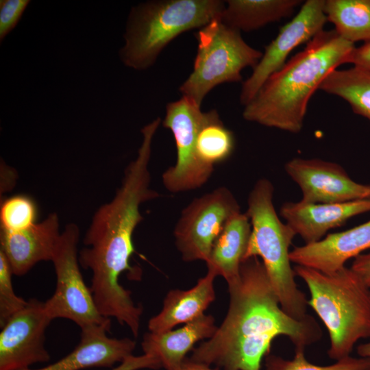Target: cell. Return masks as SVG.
<instances>
[{
	"label": "cell",
	"mask_w": 370,
	"mask_h": 370,
	"mask_svg": "<svg viewBox=\"0 0 370 370\" xmlns=\"http://www.w3.org/2000/svg\"><path fill=\"white\" fill-rule=\"evenodd\" d=\"M319 90L343 99L354 113L370 121V71L355 66L334 69L323 79Z\"/></svg>",
	"instance_id": "7402d4cb"
},
{
	"label": "cell",
	"mask_w": 370,
	"mask_h": 370,
	"mask_svg": "<svg viewBox=\"0 0 370 370\" xmlns=\"http://www.w3.org/2000/svg\"><path fill=\"white\" fill-rule=\"evenodd\" d=\"M234 147L233 133L225 127L219 115L205 124L197 140L196 151L199 160L213 167L226 160Z\"/></svg>",
	"instance_id": "cb8c5ba5"
},
{
	"label": "cell",
	"mask_w": 370,
	"mask_h": 370,
	"mask_svg": "<svg viewBox=\"0 0 370 370\" xmlns=\"http://www.w3.org/2000/svg\"><path fill=\"white\" fill-rule=\"evenodd\" d=\"M324 12L344 40L370 42V0H326Z\"/></svg>",
	"instance_id": "603a6c76"
},
{
	"label": "cell",
	"mask_w": 370,
	"mask_h": 370,
	"mask_svg": "<svg viewBox=\"0 0 370 370\" xmlns=\"http://www.w3.org/2000/svg\"><path fill=\"white\" fill-rule=\"evenodd\" d=\"M354 47L335 30H322L266 80L245 106L243 118L290 133L300 132L310 99L331 71L347 63Z\"/></svg>",
	"instance_id": "3957f363"
},
{
	"label": "cell",
	"mask_w": 370,
	"mask_h": 370,
	"mask_svg": "<svg viewBox=\"0 0 370 370\" xmlns=\"http://www.w3.org/2000/svg\"><path fill=\"white\" fill-rule=\"evenodd\" d=\"M61 233L59 217L49 214L46 219L29 227L17 231L1 230V249L13 275L26 274L40 261H51Z\"/></svg>",
	"instance_id": "9a60e30c"
},
{
	"label": "cell",
	"mask_w": 370,
	"mask_h": 370,
	"mask_svg": "<svg viewBox=\"0 0 370 370\" xmlns=\"http://www.w3.org/2000/svg\"><path fill=\"white\" fill-rule=\"evenodd\" d=\"M159 360L150 355H132L111 370H139L143 369H158L161 368Z\"/></svg>",
	"instance_id": "f1b7e54d"
},
{
	"label": "cell",
	"mask_w": 370,
	"mask_h": 370,
	"mask_svg": "<svg viewBox=\"0 0 370 370\" xmlns=\"http://www.w3.org/2000/svg\"><path fill=\"white\" fill-rule=\"evenodd\" d=\"M370 212V198L343 203L309 204L287 201L280 215L305 244L321 241L326 233L341 226L349 219Z\"/></svg>",
	"instance_id": "5bb4252c"
},
{
	"label": "cell",
	"mask_w": 370,
	"mask_h": 370,
	"mask_svg": "<svg viewBox=\"0 0 370 370\" xmlns=\"http://www.w3.org/2000/svg\"><path fill=\"white\" fill-rule=\"evenodd\" d=\"M196 38L198 47L193 70L180 91L199 106L215 86L241 81L243 69H254L262 56L246 43L241 32L223 23L221 16L201 27Z\"/></svg>",
	"instance_id": "52a82bcc"
},
{
	"label": "cell",
	"mask_w": 370,
	"mask_h": 370,
	"mask_svg": "<svg viewBox=\"0 0 370 370\" xmlns=\"http://www.w3.org/2000/svg\"><path fill=\"white\" fill-rule=\"evenodd\" d=\"M220 0H160L132 9L119 55L125 65L145 70L182 33L201 28L220 17L225 8Z\"/></svg>",
	"instance_id": "8992f818"
},
{
	"label": "cell",
	"mask_w": 370,
	"mask_h": 370,
	"mask_svg": "<svg viewBox=\"0 0 370 370\" xmlns=\"http://www.w3.org/2000/svg\"><path fill=\"white\" fill-rule=\"evenodd\" d=\"M212 272L199 278L196 285L188 290L174 289L167 293L160 312L148 323L149 332L161 333L172 330L180 323H187L204 314L215 299Z\"/></svg>",
	"instance_id": "d6986e66"
},
{
	"label": "cell",
	"mask_w": 370,
	"mask_h": 370,
	"mask_svg": "<svg viewBox=\"0 0 370 370\" xmlns=\"http://www.w3.org/2000/svg\"><path fill=\"white\" fill-rule=\"evenodd\" d=\"M10 264L0 251V327L2 328L16 313L25 307L27 301L14 293Z\"/></svg>",
	"instance_id": "4316f807"
},
{
	"label": "cell",
	"mask_w": 370,
	"mask_h": 370,
	"mask_svg": "<svg viewBox=\"0 0 370 370\" xmlns=\"http://www.w3.org/2000/svg\"><path fill=\"white\" fill-rule=\"evenodd\" d=\"M161 122L154 119L141 130L143 136L138 156L126 167L114 198L95 213L78 254L82 267L92 272L91 292L99 301L116 302L123 299L127 289L119 283L125 271L130 279L139 280V269L130 264L135 249L132 235L143 217L140 206L159 196L150 188L149 162L154 134Z\"/></svg>",
	"instance_id": "7a4b0ae2"
},
{
	"label": "cell",
	"mask_w": 370,
	"mask_h": 370,
	"mask_svg": "<svg viewBox=\"0 0 370 370\" xmlns=\"http://www.w3.org/2000/svg\"><path fill=\"white\" fill-rule=\"evenodd\" d=\"M177 370H217L213 369L210 366L204 363L197 362L186 358Z\"/></svg>",
	"instance_id": "1f68e13d"
},
{
	"label": "cell",
	"mask_w": 370,
	"mask_h": 370,
	"mask_svg": "<svg viewBox=\"0 0 370 370\" xmlns=\"http://www.w3.org/2000/svg\"><path fill=\"white\" fill-rule=\"evenodd\" d=\"M264 370H370V358H354L351 356L336 360L334 363L321 366L308 361L304 351H295L292 360L268 354L265 358Z\"/></svg>",
	"instance_id": "d4e9b609"
},
{
	"label": "cell",
	"mask_w": 370,
	"mask_h": 370,
	"mask_svg": "<svg viewBox=\"0 0 370 370\" xmlns=\"http://www.w3.org/2000/svg\"><path fill=\"white\" fill-rule=\"evenodd\" d=\"M347 63L370 71V42H365L358 47H355L349 56Z\"/></svg>",
	"instance_id": "f546056e"
},
{
	"label": "cell",
	"mask_w": 370,
	"mask_h": 370,
	"mask_svg": "<svg viewBox=\"0 0 370 370\" xmlns=\"http://www.w3.org/2000/svg\"><path fill=\"white\" fill-rule=\"evenodd\" d=\"M110 326L92 325L82 330L80 341L68 355L45 367L20 370H80L91 367H112L132 355L136 342L129 338L108 336Z\"/></svg>",
	"instance_id": "e0dca14e"
},
{
	"label": "cell",
	"mask_w": 370,
	"mask_h": 370,
	"mask_svg": "<svg viewBox=\"0 0 370 370\" xmlns=\"http://www.w3.org/2000/svg\"><path fill=\"white\" fill-rule=\"evenodd\" d=\"M370 249V221L349 230L328 234L321 241L294 247L290 260L296 265L330 273L350 258Z\"/></svg>",
	"instance_id": "2e32d148"
},
{
	"label": "cell",
	"mask_w": 370,
	"mask_h": 370,
	"mask_svg": "<svg viewBox=\"0 0 370 370\" xmlns=\"http://www.w3.org/2000/svg\"><path fill=\"white\" fill-rule=\"evenodd\" d=\"M37 217L35 202L28 196L17 195L1 202V230L17 232L34 225Z\"/></svg>",
	"instance_id": "484cf974"
},
{
	"label": "cell",
	"mask_w": 370,
	"mask_h": 370,
	"mask_svg": "<svg viewBox=\"0 0 370 370\" xmlns=\"http://www.w3.org/2000/svg\"><path fill=\"white\" fill-rule=\"evenodd\" d=\"M274 187L267 179L254 184L247 199L248 217L251 233L244 260L260 257L283 310L291 317L303 320L307 313L308 299L297 285L290 260L289 247L294 230L278 217L275 209Z\"/></svg>",
	"instance_id": "5b68a950"
},
{
	"label": "cell",
	"mask_w": 370,
	"mask_h": 370,
	"mask_svg": "<svg viewBox=\"0 0 370 370\" xmlns=\"http://www.w3.org/2000/svg\"><path fill=\"white\" fill-rule=\"evenodd\" d=\"M52 321L45 301L31 299L0 332V370H20L50 360L45 331Z\"/></svg>",
	"instance_id": "7c38bea8"
},
{
	"label": "cell",
	"mask_w": 370,
	"mask_h": 370,
	"mask_svg": "<svg viewBox=\"0 0 370 370\" xmlns=\"http://www.w3.org/2000/svg\"><path fill=\"white\" fill-rule=\"evenodd\" d=\"M351 269L370 288V252L354 258Z\"/></svg>",
	"instance_id": "4dcf8cb0"
},
{
	"label": "cell",
	"mask_w": 370,
	"mask_h": 370,
	"mask_svg": "<svg viewBox=\"0 0 370 370\" xmlns=\"http://www.w3.org/2000/svg\"><path fill=\"white\" fill-rule=\"evenodd\" d=\"M357 354L360 357L370 358V341L359 345L357 347Z\"/></svg>",
	"instance_id": "d6a6232c"
},
{
	"label": "cell",
	"mask_w": 370,
	"mask_h": 370,
	"mask_svg": "<svg viewBox=\"0 0 370 370\" xmlns=\"http://www.w3.org/2000/svg\"><path fill=\"white\" fill-rule=\"evenodd\" d=\"M239 212L237 200L226 187L193 199L182 210L173 232L182 260L206 262L225 224Z\"/></svg>",
	"instance_id": "30bf717a"
},
{
	"label": "cell",
	"mask_w": 370,
	"mask_h": 370,
	"mask_svg": "<svg viewBox=\"0 0 370 370\" xmlns=\"http://www.w3.org/2000/svg\"><path fill=\"white\" fill-rule=\"evenodd\" d=\"M217 327L211 314H202L179 329L144 334V354L156 358L166 370H177L197 342L211 338Z\"/></svg>",
	"instance_id": "ac0fdd59"
},
{
	"label": "cell",
	"mask_w": 370,
	"mask_h": 370,
	"mask_svg": "<svg viewBox=\"0 0 370 370\" xmlns=\"http://www.w3.org/2000/svg\"><path fill=\"white\" fill-rule=\"evenodd\" d=\"M325 0H308L296 16L281 27L277 36L264 47V51L250 77L243 84L240 102L247 104L266 80L286 64L290 53L308 43L323 30L327 21Z\"/></svg>",
	"instance_id": "8fae6325"
},
{
	"label": "cell",
	"mask_w": 370,
	"mask_h": 370,
	"mask_svg": "<svg viewBox=\"0 0 370 370\" xmlns=\"http://www.w3.org/2000/svg\"><path fill=\"white\" fill-rule=\"evenodd\" d=\"M300 0H229L221 20L238 31L250 32L290 16Z\"/></svg>",
	"instance_id": "44dd1931"
},
{
	"label": "cell",
	"mask_w": 370,
	"mask_h": 370,
	"mask_svg": "<svg viewBox=\"0 0 370 370\" xmlns=\"http://www.w3.org/2000/svg\"><path fill=\"white\" fill-rule=\"evenodd\" d=\"M251 225L245 213L239 212L225 224L216 240L206 262L208 271L224 278L227 283L235 280L244 260Z\"/></svg>",
	"instance_id": "ffe728a7"
},
{
	"label": "cell",
	"mask_w": 370,
	"mask_h": 370,
	"mask_svg": "<svg viewBox=\"0 0 370 370\" xmlns=\"http://www.w3.org/2000/svg\"><path fill=\"white\" fill-rule=\"evenodd\" d=\"M227 314L214 335L193 348L190 360L223 370H260L272 341L285 336L295 351L319 341L316 319L297 320L282 308L266 269L258 257L243 260L238 277L227 283Z\"/></svg>",
	"instance_id": "6da1fadb"
},
{
	"label": "cell",
	"mask_w": 370,
	"mask_h": 370,
	"mask_svg": "<svg viewBox=\"0 0 370 370\" xmlns=\"http://www.w3.org/2000/svg\"><path fill=\"white\" fill-rule=\"evenodd\" d=\"M284 169L300 188L304 202L333 204L370 198V184L356 182L336 162L295 158Z\"/></svg>",
	"instance_id": "4fadbf2b"
},
{
	"label": "cell",
	"mask_w": 370,
	"mask_h": 370,
	"mask_svg": "<svg viewBox=\"0 0 370 370\" xmlns=\"http://www.w3.org/2000/svg\"><path fill=\"white\" fill-rule=\"evenodd\" d=\"M79 239L78 226L67 224L51 260L56 275V287L53 295L45 301V310L52 320L69 319L81 329L92 325L111 327L110 319L99 312L90 288L86 285L81 273L77 251Z\"/></svg>",
	"instance_id": "ba28073f"
},
{
	"label": "cell",
	"mask_w": 370,
	"mask_h": 370,
	"mask_svg": "<svg viewBox=\"0 0 370 370\" xmlns=\"http://www.w3.org/2000/svg\"><path fill=\"white\" fill-rule=\"evenodd\" d=\"M218 115L215 110L201 111V106L184 96L167 104L162 125L171 131L177 149L175 164L162 175L163 185L169 192L198 188L212 175L214 168L199 160L196 145L202 127Z\"/></svg>",
	"instance_id": "9c48e42d"
},
{
	"label": "cell",
	"mask_w": 370,
	"mask_h": 370,
	"mask_svg": "<svg viewBox=\"0 0 370 370\" xmlns=\"http://www.w3.org/2000/svg\"><path fill=\"white\" fill-rule=\"evenodd\" d=\"M29 0L0 1V39L2 40L17 25Z\"/></svg>",
	"instance_id": "83f0119b"
},
{
	"label": "cell",
	"mask_w": 370,
	"mask_h": 370,
	"mask_svg": "<svg viewBox=\"0 0 370 370\" xmlns=\"http://www.w3.org/2000/svg\"><path fill=\"white\" fill-rule=\"evenodd\" d=\"M293 270L308 288V306L328 330L329 358L349 356L360 339L370 337L369 288L345 266L330 273L301 265Z\"/></svg>",
	"instance_id": "277c9868"
}]
</instances>
